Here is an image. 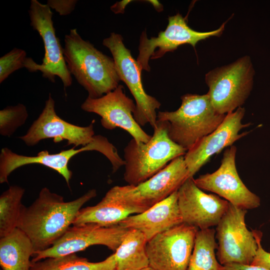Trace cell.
Segmentation results:
<instances>
[{
  "label": "cell",
  "instance_id": "2e32d148",
  "mask_svg": "<svg viewBox=\"0 0 270 270\" xmlns=\"http://www.w3.org/2000/svg\"><path fill=\"white\" fill-rule=\"evenodd\" d=\"M81 108L85 112L99 115L101 124L105 128H121L137 142L146 143L151 138L152 136L146 133L134 118L136 104L126 94L124 88L121 84L99 98L88 96Z\"/></svg>",
  "mask_w": 270,
  "mask_h": 270
},
{
  "label": "cell",
  "instance_id": "7402d4cb",
  "mask_svg": "<svg viewBox=\"0 0 270 270\" xmlns=\"http://www.w3.org/2000/svg\"><path fill=\"white\" fill-rule=\"evenodd\" d=\"M147 240L140 232L129 229L114 252L117 270H140L149 266Z\"/></svg>",
  "mask_w": 270,
  "mask_h": 270
},
{
  "label": "cell",
  "instance_id": "d6986e66",
  "mask_svg": "<svg viewBox=\"0 0 270 270\" xmlns=\"http://www.w3.org/2000/svg\"><path fill=\"white\" fill-rule=\"evenodd\" d=\"M183 223L178 202V190L144 212L130 215L118 225L142 232L147 240Z\"/></svg>",
  "mask_w": 270,
  "mask_h": 270
},
{
  "label": "cell",
  "instance_id": "8992f818",
  "mask_svg": "<svg viewBox=\"0 0 270 270\" xmlns=\"http://www.w3.org/2000/svg\"><path fill=\"white\" fill-rule=\"evenodd\" d=\"M76 148L73 146L53 154L44 150L36 156H27L16 154L7 148H4L0 154V183H8V178L10 174L21 166L40 164L58 172L70 187L72 172L68 168L69 161L74 156L85 151L95 150L104 155L110 162L113 172L124 166V160L119 156L116 148L106 138L101 135L96 142L79 148Z\"/></svg>",
  "mask_w": 270,
  "mask_h": 270
},
{
  "label": "cell",
  "instance_id": "f546056e",
  "mask_svg": "<svg viewBox=\"0 0 270 270\" xmlns=\"http://www.w3.org/2000/svg\"><path fill=\"white\" fill-rule=\"evenodd\" d=\"M222 270H270L264 267L252 264H243L236 263L222 265Z\"/></svg>",
  "mask_w": 270,
  "mask_h": 270
},
{
  "label": "cell",
  "instance_id": "4316f807",
  "mask_svg": "<svg viewBox=\"0 0 270 270\" xmlns=\"http://www.w3.org/2000/svg\"><path fill=\"white\" fill-rule=\"evenodd\" d=\"M28 57L26 52L14 48L0 58V83L16 70L25 68Z\"/></svg>",
  "mask_w": 270,
  "mask_h": 270
},
{
  "label": "cell",
  "instance_id": "9c48e42d",
  "mask_svg": "<svg viewBox=\"0 0 270 270\" xmlns=\"http://www.w3.org/2000/svg\"><path fill=\"white\" fill-rule=\"evenodd\" d=\"M30 25L41 36L44 44V55L42 64L28 57L25 64L30 72L40 71L42 76L52 82L56 76L62 80L64 88L72 84V78L66 64L64 48L56 36L52 20L53 13L47 4L31 0L28 10Z\"/></svg>",
  "mask_w": 270,
  "mask_h": 270
},
{
  "label": "cell",
  "instance_id": "ba28073f",
  "mask_svg": "<svg viewBox=\"0 0 270 270\" xmlns=\"http://www.w3.org/2000/svg\"><path fill=\"white\" fill-rule=\"evenodd\" d=\"M102 44L111 52L120 80L126 84L134 98V117L136 121L140 126L148 124L154 128L157 122L156 110L161 104L145 92L142 81L141 66L126 47L120 34L112 32L104 39Z\"/></svg>",
  "mask_w": 270,
  "mask_h": 270
},
{
  "label": "cell",
  "instance_id": "ac0fdd59",
  "mask_svg": "<svg viewBox=\"0 0 270 270\" xmlns=\"http://www.w3.org/2000/svg\"><path fill=\"white\" fill-rule=\"evenodd\" d=\"M190 178L178 190V202L183 223L199 230L216 226L230 202L218 196L208 194Z\"/></svg>",
  "mask_w": 270,
  "mask_h": 270
},
{
  "label": "cell",
  "instance_id": "603a6c76",
  "mask_svg": "<svg viewBox=\"0 0 270 270\" xmlns=\"http://www.w3.org/2000/svg\"><path fill=\"white\" fill-rule=\"evenodd\" d=\"M30 270H117L114 254L100 262H90L72 254L31 262Z\"/></svg>",
  "mask_w": 270,
  "mask_h": 270
},
{
  "label": "cell",
  "instance_id": "1f68e13d",
  "mask_svg": "<svg viewBox=\"0 0 270 270\" xmlns=\"http://www.w3.org/2000/svg\"></svg>",
  "mask_w": 270,
  "mask_h": 270
},
{
  "label": "cell",
  "instance_id": "7a4b0ae2",
  "mask_svg": "<svg viewBox=\"0 0 270 270\" xmlns=\"http://www.w3.org/2000/svg\"><path fill=\"white\" fill-rule=\"evenodd\" d=\"M64 54L68 69L88 92V97L99 98L114 90L120 81L113 58L84 40L76 28L64 36Z\"/></svg>",
  "mask_w": 270,
  "mask_h": 270
},
{
  "label": "cell",
  "instance_id": "30bf717a",
  "mask_svg": "<svg viewBox=\"0 0 270 270\" xmlns=\"http://www.w3.org/2000/svg\"><path fill=\"white\" fill-rule=\"evenodd\" d=\"M247 210L230 203L226 212L216 226V256L222 265L236 263L251 264L258 250V243L253 230L246 226Z\"/></svg>",
  "mask_w": 270,
  "mask_h": 270
},
{
  "label": "cell",
  "instance_id": "484cf974",
  "mask_svg": "<svg viewBox=\"0 0 270 270\" xmlns=\"http://www.w3.org/2000/svg\"><path fill=\"white\" fill-rule=\"evenodd\" d=\"M28 118L26 106L22 104L8 106L0 110V134L10 136L26 122Z\"/></svg>",
  "mask_w": 270,
  "mask_h": 270
},
{
  "label": "cell",
  "instance_id": "e0dca14e",
  "mask_svg": "<svg viewBox=\"0 0 270 270\" xmlns=\"http://www.w3.org/2000/svg\"><path fill=\"white\" fill-rule=\"evenodd\" d=\"M245 108L239 107L227 114L221 124L212 133L203 137L187 150L184 159L188 172V178L194 176L209 161L210 158L223 149L232 146L236 140L250 132L240 133L251 124L242 122Z\"/></svg>",
  "mask_w": 270,
  "mask_h": 270
},
{
  "label": "cell",
  "instance_id": "52a82bcc",
  "mask_svg": "<svg viewBox=\"0 0 270 270\" xmlns=\"http://www.w3.org/2000/svg\"><path fill=\"white\" fill-rule=\"evenodd\" d=\"M254 74L248 56L208 72L205 76L207 94L215 110L226 114L240 107L252 90Z\"/></svg>",
  "mask_w": 270,
  "mask_h": 270
},
{
  "label": "cell",
  "instance_id": "4dcf8cb0",
  "mask_svg": "<svg viewBox=\"0 0 270 270\" xmlns=\"http://www.w3.org/2000/svg\"><path fill=\"white\" fill-rule=\"evenodd\" d=\"M140 270H154V268H151L150 266H148L146 268H142Z\"/></svg>",
  "mask_w": 270,
  "mask_h": 270
},
{
  "label": "cell",
  "instance_id": "44dd1931",
  "mask_svg": "<svg viewBox=\"0 0 270 270\" xmlns=\"http://www.w3.org/2000/svg\"><path fill=\"white\" fill-rule=\"evenodd\" d=\"M134 214L131 210L105 194L95 206L82 208L72 224L94 223L102 226H112L118 225L124 219Z\"/></svg>",
  "mask_w": 270,
  "mask_h": 270
},
{
  "label": "cell",
  "instance_id": "7c38bea8",
  "mask_svg": "<svg viewBox=\"0 0 270 270\" xmlns=\"http://www.w3.org/2000/svg\"><path fill=\"white\" fill-rule=\"evenodd\" d=\"M198 230L182 223L148 240L149 266L155 270H186Z\"/></svg>",
  "mask_w": 270,
  "mask_h": 270
},
{
  "label": "cell",
  "instance_id": "6da1fadb",
  "mask_svg": "<svg viewBox=\"0 0 270 270\" xmlns=\"http://www.w3.org/2000/svg\"><path fill=\"white\" fill-rule=\"evenodd\" d=\"M96 196L91 189L78 198L64 202V197L43 188L28 206H23L17 228L30 240L34 253L50 247L73 224L82 206Z\"/></svg>",
  "mask_w": 270,
  "mask_h": 270
},
{
  "label": "cell",
  "instance_id": "5bb4252c",
  "mask_svg": "<svg viewBox=\"0 0 270 270\" xmlns=\"http://www.w3.org/2000/svg\"><path fill=\"white\" fill-rule=\"evenodd\" d=\"M93 120L86 126H80L68 122L56 113L55 102L49 94L41 114L26 134L19 138L28 146H32L40 140L52 138L55 143L67 141L66 146H85L96 142L100 135H94Z\"/></svg>",
  "mask_w": 270,
  "mask_h": 270
},
{
  "label": "cell",
  "instance_id": "3957f363",
  "mask_svg": "<svg viewBox=\"0 0 270 270\" xmlns=\"http://www.w3.org/2000/svg\"><path fill=\"white\" fill-rule=\"evenodd\" d=\"M181 105L176 110L158 112L157 120L166 122L170 138L188 150L214 132L226 114L215 110L207 94H186L181 96Z\"/></svg>",
  "mask_w": 270,
  "mask_h": 270
},
{
  "label": "cell",
  "instance_id": "83f0119b",
  "mask_svg": "<svg viewBox=\"0 0 270 270\" xmlns=\"http://www.w3.org/2000/svg\"><path fill=\"white\" fill-rule=\"evenodd\" d=\"M258 243V250L252 265L258 266L270 270V252L266 251L261 245L262 234L256 230H252Z\"/></svg>",
  "mask_w": 270,
  "mask_h": 270
},
{
  "label": "cell",
  "instance_id": "277c9868",
  "mask_svg": "<svg viewBox=\"0 0 270 270\" xmlns=\"http://www.w3.org/2000/svg\"><path fill=\"white\" fill-rule=\"evenodd\" d=\"M187 150L168 135V124L157 120L150 140L137 142L132 138L124 148V180L136 186L154 176L174 158Z\"/></svg>",
  "mask_w": 270,
  "mask_h": 270
},
{
  "label": "cell",
  "instance_id": "5b68a950",
  "mask_svg": "<svg viewBox=\"0 0 270 270\" xmlns=\"http://www.w3.org/2000/svg\"><path fill=\"white\" fill-rule=\"evenodd\" d=\"M188 178L184 156H180L148 180L136 186H114L106 194L137 214L169 196Z\"/></svg>",
  "mask_w": 270,
  "mask_h": 270
},
{
  "label": "cell",
  "instance_id": "cb8c5ba5",
  "mask_svg": "<svg viewBox=\"0 0 270 270\" xmlns=\"http://www.w3.org/2000/svg\"><path fill=\"white\" fill-rule=\"evenodd\" d=\"M216 239L214 228L198 230L186 270H222V265L216 258Z\"/></svg>",
  "mask_w": 270,
  "mask_h": 270
},
{
  "label": "cell",
  "instance_id": "d4e9b609",
  "mask_svg": "<svg viewBox=\"0 0 270 270\" xmlns=\"http://www.w3.org/2000/svg\"><path fill=\"white\" fill-rule=\"evenodd\" d=\"M24 190L18 186H12L0 196V237L12 232L17 228L23 205L22 198Z\"/></svg>",
  "mask_w": 270,
  "mask_h": 270
},
{
  "label": "cell",
  "instance_id": "4fadbf2b",
  "mask_svg": "<svg viewBox=\"0 0 270 270\" xmlns=\"http://www.w3.org/2000/svg\"><path fill=\"white\" fill-rule=\"evenodd\" d=\"M128 230L120 225L102 226L87 223L73 226L50 247L33 254L31 262L76 254L94 245L104 246L114 252Z\"/></svg>",
  "mask_w": 270,
  "mask_h": 270
},
{
  "label": "cell",
  "instance_id": "f1b7e54d",
  "mask_svg": "<svg viewBox=\"0 0 270 270\" xmlns=\"http://www.w3.org/2000/svg\"><path fill=\"white\" fill-rule=\"evenodd\" d=\"M77 0H48V6L60 16L70 14L75 8Z\"/></svg>",
  "mask_w": 270,
  "mask_h": 270
},
{
  "label": "cell",
  "instance_id": "8fae6325",
  "mask_svg": "<svg viewBox=\"0 0 270 270\" xmlns=\"http://www.w3.org/2000/svg\"><path fill=\"white\" fill-rule=\"evenodd\" d=\"M226 23V22H224L216 30L200 32L191 28L180 14L169 16L166 28L160 31L158 36L149 38L146 31L142 32L140 36L136 61L142 70L150 72V59L160 58L166 53L175 50L182 44H190L195 48L199 41L211 36H220Z\"/></svg>",
  "mask_w": 270,
  "mask_h": 270
},
{
  "label": "cell",
  "instance_id": "ffe728a7",
  "mask_svg": "<svg viewBox=\"0 0 270 270\" xmlns=\"http://www.w3.org/2000/svg\"><path fill=\"white\" fill-rule=\"evenodd\" d=\"M32 244L18 228L0 238V264L3 270H30Z\"/></svg>",
  "mask_w": 270,
  "mask_h": 270
},
{
  "label": "cell",
  "instance_id": "9a60e30c",
  "mask_svg": "<svg viewBox=\"0 0 270 270\" xmlns=\"http://www.w3.org/2000/svg\"><path fill=\"white\" fill-rule=\"evenodd\" d=\"M236 148L232 146L224 152L221 164L212 173H207L194 179L201 190L212 192L233 206L251 210L260 205V198L244 184L238 174L236 156Z\"/></svg>",
  "mask_w": 270,
  "mask_h": 270
}]
</instances>
